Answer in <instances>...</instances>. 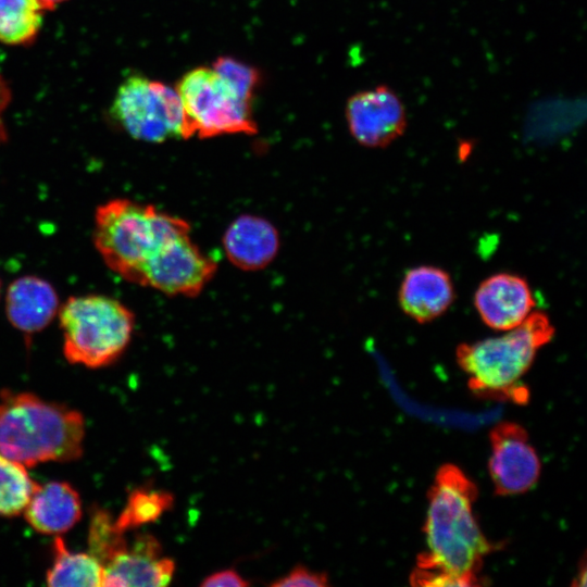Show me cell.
<instances>
[{
  "instance_id": "obj_21",
  "label": "cell",
  "mask_w": 587,
  "mask_h": 587,
  "mask_svg": "<svg viewBox=\"0 0 587 587\" xmlns=\"http://www.w3.org/2000/svg\"><path fill=\"white\" fill-rule=\"evenodd\" d=\"M273 587H325L329 578L325 572L312 571L301 564L292 567L286 575L271 583Z\"/></svg>"
},
{
  "instance_id": "obj_18",
  "label": "cell",
  "mask_w": 587,
  "mask_h": 587,
  "mask_svg": "<svg viewBox=\"0 0 587 587\" xmlns=\"http://www.w3.org/2000/svg\"><path fill=\"white\" fill-rule=\"evenodd\" d=\"M175 498L171 491L140 487L133 490L114 524L118 530L126 533L135 527L155 522L174 505Z\"/></svg>"
},
{
  "instance_id": "obj_19",
  "label": "cell",
  "mask_w": 587,
  "mask_h": 587,
  "mask_svg": "<svg viewBox=\"0 0 587 587\" xmlns=\"http://www.w3.org/2000/svg\"><path fill=\"white\" fill-rule=\"evenodd\" d=\"M36 485L24 465L0 457V516L23 513Z\"/></svg>"
},
{
  "instance_id": "obj_5",
  "label": "cell",
  "mask_w": 587,
  "mask_h": 587,
  "mask_svg": "<svg viewBox=\"0 0 587 587\" xmlns=\"http://www.w3.org/2000/svg\"><path fill=\"white\" fill-rule=\"evenodd\" d=\"M553 335L549 316L533 311L523 323L501 336L459 345L457 362L469 376V387L476 396L525 403L528 390L521 379L538 350Z\"/></svg>"
},
{
  "instance_id": "obj_15",
  "label": "cell",
  "mask_w": 587,
  "mask_h": 587,
  "mask_svg": "<svg viewBox=\"0 0 587 587\" xmlns=\"http://www.w3.org/2000/svg\"><path fill=\"white\" fill-rule=\"evenodd\" d=\"M23 513L36 532L61 535L80 520L82 500L68 483L37 484Z\"/></svg>"
},
{
  "instance_id": "obj_2",
  "label": "cell",
  "mask_w": 587,
  "mask_h": 587,
  "mask_svg": "<svg viewBox=\"0 0 587 587\" xmlns=\"http://www.w3.org/2000/svg\"><path fill=\"white\" fill-rule=\"evenodd\" d=\"M259 78L254 67L228 57L187 72L175 88L184 113L183 138L257 133L251 102Z\"/></svg>"
},
{
  "instance_id": "obj_10",
  "label": "cell",
  "mask_w": 587,
  "mask_h": 587,
  "mask_svg": "<svg viewBox=\"0 0 587 587\" xmlns=\"http://www.w3.org/2000/svg\"><path fill=\"white\" fill-rule=\"evenodd\" d=\"M175 567L173 559L162 555V546L154 536L140 534L103 564L102 586H166Z\"/></svg>"
},
{
  "instance_id": "obj_12",
  "label": "cell",
  "mask_w": 587,
  "mask_h": 587,
  "mask_svg": "<svg viewBox=\"0 0 587 587\" xmlns=\"http://www.w3.org/2000/svg\"><path fill=\"white\" fill-rule=\"evenodd\" d=\"M454 286L450 274L434 265L408 270L398 291L403 313L420 324L441 316L454 301Z\"/></svg>"
},
{
  "instance_id": "obj_4",
  "label": "cell",
  "mask_w": 587,
  "mask_h": 587,
  "mask_svg": "<svg viewBox=\"0 0 587 587\" xmlns=\"http://www.w3.org/2000/svg\"><path fill=\"white\" fill-rule=\"evenodd\" d=\"M187 230L190 226L180 217L150 204L116 198L98 207L92 239L110 270L141 285L167 245Z\"/></svg>"
},
{
  "instance_id": "obj_6",
  "label": "cell",
  "mask_w": 587,
  "mask_h": 587,
  "mask_svg": "<svg viewBox=\"0 0 587 587\" xmlns=\"http://www.w3.org/2000/svg\"><path fill=\"white\" fill-rule=\"evenodd\" d=\"M63 353L73 364L90 369L117 360L128 346L133 312L121 301L103 295L71 297L60 305Z\"/></svg>"
},
{
  "instance_id": "obj_22",
  "label": "cell",
  "mask_w": 587,
  "mask_h": 587,
  "mask_svg": "<svg viewBox=\"0 0 587 587\" xmlns=\"http://www.w3.org/2000/svg\"><path fill=\"white\" fill-rule=\"evenodd\" d=\"M200 585L203 587H243L249 586L250 583L245 579L236 570L225 569L204 577Z\"/></svg>"
},
{
  "instance_id": "obj_3",
  "label": "cell",
  "mask_w": 587,
  "mask_h": 587,
  "mask_svg": "<svg viewBox=\"0 0 587 587\" xmlns=\"http://www.w3.org/2000/svg\"><path fill=\"white\" fill-rule=\"evenodd\" d=\"M85 422L80 412L30 392L0 396V457L25 467L68 462L83 454Z\"/></svg>"
},
{
  "instance_id": "obj_24",
  "label": "cell",
  "mask_w": 587,
  "mask_h": 587,
  "mask_svg": "<svg viewBox=\"0 0 587 587\" xmlns=\"http://www.w3.org/2000/svg\"><path fill=\"white\" fill-rule=\"evenodd\" d=\"M41 5L45 8V10H52L55 8L57 4L62 3L66 0H38Z\"/></svg>"
},
{
  "instance_id": "obj_17",
  "label": "cell",
  "mask_w": 587,
  "mask_h": 587,
  "mask_svg": "<svg viewBox=\"0 0 587 587\" xmlns=\"http://www.w3.org/2000/svg\"><path fill=\"white\" fill-rule=\"evenodd\" d=\"M45 11L38 0H0V41L32 42L39 33Z\"/></svg>"
},
{
  "instance_id": "obj_7",
  "label": "cell",
  "mask_w": 587,
  "mask_h": 587,
  "mask_svg": "<svg viewBox=\"0 0 587 587\" xmlns=\"http://www.w3.org/2000/svg\"><path fill=\"white\" fill-rule=\"evenodd\" d=\"M110 113L135 139L183 138L184 113L176 89L146 76L130 75L120 85Z\"/></svg>"
},
{
  "instance_id": "obj_11",
  "label": "cell",
  "mask_w": 587,
  "mask_h": 587,
  "mask_svg": "<svg viewBox=\"0 0 587 587\" xmlns=\"http://www.w3.org/2000/svg\"><path fill=\"white\" fill-rule=\"evenodd\" d=\"M474 305L488 327L505 332L523 323L536 300L527 280L516 274L497 273L485 278L474 294Z\"/></svg>"
},
{
  "instance_id": "obj_16",
  "label": "cell",
  "mask_w": 587,
  "mask_h": 587,
  "mask_svg": "<svg viewBox=\"0 0 587 587\" xmlns=\"http://www.w3.org/2000/svg\"><path fill=\"white\" fill-rule=\"evenodd\" d=\"M52 564L46 573L49 586H102L103 566L89 552H72L57 536L52 545Z\"/></svg>"
},
{
  "instance_id": "obj_13",
  "label": "cell",
  "mask_w": 587,
  "mask_h": 587,
  "mask_svg": "<svg viewBox=\"0 0 587 587\" xmlns=\"http://www.w3.org/2000/svg\"><path fill=\"white\" fill-rule=\"evenodd\" d=\"M228 260L237 267L255 271L266 266L279 248V236L263 217L243 214L234 220L223 237Z\"/></svg>"
},
{
  "instance_id": "obj_14",
  "label": "cell",
  "mask_w": 587,
  "mask_h": 587,
  "mask_svg": "<svg viewBox=\"0 0 587 587\" xmlns=\"http://www.w3.org/2000/svg\"><path fill=\"white\" fill-rule=\"evenodd\" d=\"M59 309L57 291L40 277H20L7 290V316L25 335H34L43 329L55 317Z\"/></svg>"
},
{
  "instance_id": "obj_1",
  "label": "cell",
  "mask_w": 587,
  "mask_h": 587,
  "mask_svg": "<svg viewBox=\"0 0 587 587\" xmlns=\"http://www.w3.org/2000/svg\"><path fill=\"white\" fill-rule=\"evenodd\" d=\"M476 498V485L461 469L440 466L428 494L423 528L427 550L417 558L416 569L449 575L460 586L478 584L477 574L492 544L473 513Z\"/></svg>"
},
{
  "instance_id": "obj_20",
  "label": "cell",
  "mask_w": 587,
  "mask_h": 587,
  "mask_svg": "<svg viewBox=\"0 0 587 587\" xmlns=\"http://www.w3.org/2000/svg\"><path fill=\"white\" fill-rule=\"evenodd\" d=\"M125 533L117 529L111 514L103 509H95L90 516L88 549L103 564L127 541Z\"/></svg>"
},
{
  "instance_id": "obj_23",
  "label": "cell",
  "mask_w": 587,
  "mask_h": 587,
  "mask_svg": "<svg viewBox=\"0 0 587 587\" xmlns=\"http://www.w3.org/2000/svg\"><path fill=\"white\" fill-rule=\"evenodd\" d=\"M10 90L0 75V114L5 109L10 101Z\"/></svg>"
},
{
  "instance_id": "obj_8",
  "label": "cell",
  "mask_w": 587,
  "mask_h": 587,
  "mask_svg": "<svg viewBox=\"0 0 587 587\" xmlns=\"http://www.w3.org/2000/svg\"><path fill=\"white\" fill-rule=\"evenodd\" d=\"M352 137L367 148H386L403 135L407 110L398 93L387 85L352 95L346 104Z\"/></svg>"
},
{
  "instance_id": "obj_9",
  "label": "cell",
  "mask_w": 587,
  "mask_h": 587,
  "mask_svg": "<svg viewBox=\"0 0 587 587\" xmlns=\"http://www.w3.org/2000/svg\"><path fill=\"white\" fill-rule=\"evenodd\" d=\"M490 446L488 466L497 495H519L537 483L541 464L521 425L497 424L490 432Z\"/></svg>"
},
{
  "instance_id": "obj_25",
  "label": "cell",
  "mask_w": 587,
  "mask_h": 587,
  "mask_svg": "<svg viewBox=\"0 0 587 587\" xmlns=\"http://www.w3.org/2000/svg\"><path fill=\"white\" fill-rule=\"evenodd\" d=\"M0 292H1V284H0Z\"/></svg>"
}]
</instances>
